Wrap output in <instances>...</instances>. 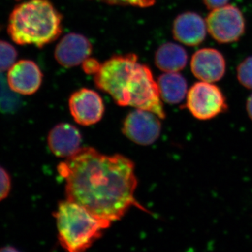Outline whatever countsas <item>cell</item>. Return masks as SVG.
Instances as JSON below:
<instances>
[{"mask_svg":"<svg viewBox=\"0 0 252 252\" xmlns=\"http://www.w3.org/2000/svg\"><path fill=\"white\" fill-rule=\"evenodd\" d=\"M65 181L67 200L103 220H121L131 207L147 212L135 198L137 180L133 162L124 156L104 155L83 147L58 166Z\"/></svg>","mask_w":252,"mask_h":252,"instance_id":"obj_1","label":"cell"},{"mask_svg":"<svg viewBox=\"0 0 252 252\" xmlns=\"http://www.w3.org/2000/svg\"><path fill=\"white\" fill-rule=\"evenodd\" d=\"M94 82L119 106H131L165 119L158 86L148 66L139 63L135 54L113 56L101 64Z\"/></svg>","mask_w":252,"mask_h":252,"instance_id":"obj_2","label":"cell"},{"mask_svg":"<svg viewBox=\"0 0 252 252\" xmlns=\"http://www.w3.org/2000/svg\"><path fill=\"white\" fill-rule=\"evenodd\" d=\"M63 17L49 0H29L11 13L8 32L19 45L41 48L62 32Z\"/></svg>","mask_w":252,"mask_h":252,"instance_id":"obj_3","label":"cell"},{"mask_svg":"<svg viewBox=\"0 0 252 252\" xmlns=\"http://www.w3.org/2000/svg\"><path fill=\"white\" fill-rule=\"evenodd\" d=\"M54 216L60 243L69 252L86 251L101 238L112 223L68 200L60 203Z\"/></svg>","mask_w":252,"mask_h":252,"instance_id":"obj_4","label":"cell"},{"mask_svg":"<svg viewBox=\"0 0 252 252\" xmlns=\"http://www.w3.org/2000/svg\"><path fill=\"white\" fill-rule=\"evenodd\" d=\"M187 107L194 117L202 121L213 119L228 109L220 88L205 81L191 86L187 94Z\"/></svg>","mask_w":252,"mask_h":252,"instance_id":"obj_5","label":"cell"},{"mask_svg":"<svg viewBox=\"0 0 252 252\" xmlns=\"http://www.w3.org/2000/svg\"><path fill=\"white\" fill-rule=\"evenodd\" d=\"M205 22L210 35L223 44L238 41L245 32V18L240 10L233 5L212 10Z\"/></svg>","mask_w":252,"mask_h":252,"instance_id":"obj_6","label":"cell"},{"mask_svg":"<svg viewBox=\"0 0 252 252\" xmlns=\"http://www.w3.org/2000/svg\"><path fill=\"white\" fill-rule=\"evenodd\" d=\"M159 119L154 113L136 109L126 117L123 132L136 144L150 145L160 136L161 124Z\"/></svg>","mask_w":252,"mask_h":252,"instance_id":"obj_7","label":"cell"},{"mask_svg":"<svg viewBox=\"0 0 252 252\" xmlns=\"http://www.w3.org/2000/svg\"><path fill=\"white\" fill-rule=\"evenodd\" d=\"M69 106L74 121L81 126L94 125L103 117L102 97L91 89H82L74 93L69 98Z\"/></svg>","mask_w":252,"mask_h":252,"instance_id":"obj_8","label":"cell"},{"mask_svg":"<svg viewBox=\"0 0 252 252\" xmlns=\"http://www.w3.org/2000/svg\"><path fill=\"white\" fill-rule=\"evenodd\" d=\"M92 51V44L86 36L70 33L64 36L58 44L55 58L63 67H75L89 59Z\"/></svg>","mask_w":252,"mask_h":252,"instance_id":"obj_9","label":"cell"},{"mask_svg":"<svg viewBox=\"0 0 252 252\" xmlns=\"http://www.w3.org/2000/svg\"><path fill=\"white\" fill-rule=\"evenodd\" d=\"M190 68L195 77L212 83L222 79L225 72V61L216 49L205 48L196 51L192 57Z\"/></svg>","mask_w":252,"mask_h":252,"instance_id":"obj_10","label":"cell"},{"mask_svg":"<svg viewBox=\"0 0 252 252\" xmlns=\"http://www.w3.org/2000/svg\"><path fill=\"white\" fill-rule=\"evenodd\" d=\"M42 78V73L35 63L23 60L10 68L7 81L11 90L18 94L30 95L39 90Z\"/></svg>","mask_w":252,"mask_h":252,"instance_id":"obj_11","label":"cell"},{"mask_svg":"<svg viewBox=\"0 0 252 252\" xmlns=\"http://www.w3.org/2000/svg\"><path fill=\"white\" fill-rule=\"evenodd\" d=\"M206 22L200 15L186 12L179 15L173 24V36L185 45L198 46L206 36Z\"/></svg>","mask_w":252,"mask_h":252,"instance_id":"obj_12","label":"cell"},{"mask_svg":"<svg viewBox=\"0 0 252 252\" xmlns=\"http://www.w3.org/2000/svg\"><path fill=\"white\" fill-rule=\"evenodd\" d=\"M81 144V135L75 126L60 124L50 131L48 144L56 157L69 158L76 153Z\"/></svg>","mask_w":252,"mask_h":252,"instance_id":"obj_13","label":"cell"},{"mask_svg":"<svg viewBox=\"0 0 252 252\" xmlns=\"http://www.w3.org/2000/svg\"><path fill=\"white\" fill-rule=\"evenodd\" d=\"M188 55L182 46L169 42L162 44L155 55L156 65L165 72H177L187 65Z\"/></svg>","mask_w":252,"mask_h":252,"instance_id":"obj_14","label":"cell"},{"mask_svg":"<svg viewBox=\"0 0 252 252\" xmlns=\"http://www.w3.org/2000/svg\"><path fill=\"white\" fill-rule=\"evenodd\" d=\"M158 86L162 100L169 104H178L187 95L185 78L176 72H167L158 79Z\"/></svg>","mask_w":252,"mask_h":252,"instance_id":"obj_15","label":"cell"},{"mask_svg":"<svg viewBox=\"0 0 252 252\" xmlns=\"http://www.w3.org/2000/svg\"><path fill=\"white\" fill-rule=\"evenodd\" d=\"M18 94L11 90L4 74L0 73V111L4 113L16 112L20 103Z\"/></svg>","mask_w":252,"mask_h":252,"instance_id":"obj_16","label":"cell"},{"mask_svg":"<svg viewBox=\"0 0 252 252\" xmlns=\"http://www.w3.org/2000/svg\"><path fill=\"white\" fill-rule=\"evenodd\" d=\"M16 58L17 52L14 46L6 41H0V73L12 67Z\"/></svg>","mask_w":252,"mask_h":252,"instance_id":"obj_17","label":"cell"},{"mask_svg":"<svg viewBox=\"0 0 252 252\" xmlns=\"http://www.w3.org/2000/svg\"><path fill=\"white\" fill-rule=\"evenodd\" d=\"M237 77L242 85L247 89H252V56L247 58L239 64Z\"/></svg>","mask_w":252,"mask_h":252,"instance_id":"obj_18","label":"cell"},{"mask_svg":"<svg viewBox=\"0 0 252 252\" xmlns=\"http://www.w3.org/2000/svg\"><path fill=\"white\" fill-rule=\"evenodd\" d=\"M109 4L122 5V6H139L141 8L149 7L155 4L156 0H99Z\"/></svg>","mask_w":252,"mask_h":252,"instance_id":"obj_19","label":"cell"},{"mask_svg":"<svg viewBox=\"0 0 252 252\" xmlns=\"http://www.w3.org/2000/svg\"><path fill=\"white\" fill-rule=\"evenodd\" d=\"M11 181L8 172L0 166V201L8 196L11 190Z\"/></svg>","mask_w":252,"mask_h":252,"instance_id":"obj_20","label":"cell"},{"mask_svg":"<svg viewBox=\"0 0 252 252\" xmlns=\"http://www.w3.org/2000/svg\"><path fill=\"white\" fill-rule=\"evenodd\" d=\"M82 64L83 69L88 74H97L101 67L99 61L94 59H87Z\"/></svg>","mask_w":252,"mask_h":252,"instance_id":"obj_21","label":"cell"},{"mask_svg":"<svg viewBox=\"0 0 252 252\" xmlns=\"http://www.w3.org/2000/svg\"><path fill=\"white\" fill-rule=\"evenodd\" d=\"M229 0H203L204 3L209 9H215L225 6Z\"/></svg>","mask_w":252,"mask_h":252,"instance_id":"obj_22","label":"cell"},{"mask_svg":"<svg viewBox=\"0 0 252 252\" xmlns=\"http://www.w3.org/2000/svg\"><path fill=\"white\" fill-rule=\"evenodd\" d=\"M247 111H248L249 117L252 121V94L249 97L248 102H247Z\"/></svg>","mask_w":252,"mask_h":252,"instance_id":"obj_23","label":"cell"},{"mask_svg":"<svg viewBox=\"0 0 252 252\" xmlns=\"http://www.w3.org/2000/svg\"><path fill=\"white\" fill-rule=\"evenodd\" d=\"M7 251H16V249L13 248H9L8 249L7 248H4L3 249H1L0 250V252H7Z\"/></svg>","mask_w":252,"mask_h":252,"instance_id":"obj_24","label":"cell"}]
</instances>
